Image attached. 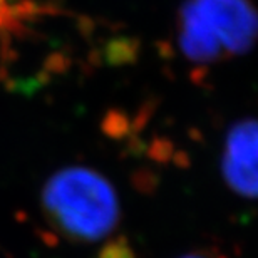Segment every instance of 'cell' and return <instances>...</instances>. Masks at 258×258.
<instances>
[{
    "mask_svg": "<svg viewBox=\"0 0 258 258\" xmlns=\"http://www.w3.org/2000/svg\"><path fill=\"white\" fill-rule=\"evenodd\" d=\"M37 14L32 0H0V52L29 32Z\"/></svg>",
    "mask_w": 258,
    "mask_h": 258,
    "instance_id": "obj_4",
    "label": "cell"
},
{
    "mask_svg": "<svg viewBox=\"0 0 258 258\" xmlns=\"http://www.w3.org/2000/svg\"><path fill=\"white\" fill-rule=\"evenodd\" d=\"M45 218L60 236L74 241L106 238L119 218L112 184L97 171L74 166L55 173L42 193Z\"/></svg>",
    "mask_w": 258,
    "mask_h": 258,
    "instance_id": "obj_2",
    "label": "cell"
},
{
    "mask_svg": "<svg viewBox=\"0 0 258 258\" xmlns=\"http://www.w3.org/2000/svg\"><path fill=\"white\" fill-rule=\"evenodd\" d=\"M221 173L235 193L258 200V119L238 121L228 131L221 153Z\"/></svg>",
    "mask_w": 258,
    "mask_h": 258,
    "instance_id": "obj_3",
    "label": "cell"
},
{
    "mask_svg": "<svg viewBox=\"0 0 258 258\" xmlns=\"http://www.w3.org/2000/svg\"><path fill=\"white\" fill-rule=\"evenodd\" d=\"M101 258H134L131 251L127 250L126 245H109L102 251ZM178 258H225L218 248H198L193 251H188Z\"/></svg>",
    "mask_w": 258,
    "mask_h": 258,
    "instance_id": "obj_5",
    "label": "cell"
},
{
    "mask_svg": "<svg viewBox=\"0 0 258 258\" xmlns=\"http://www.w3.org/2000/svg\"><path fill=\"white\" fill-rule=\"evenodd\" d=\"M258 40V10L250 0H186L178 14L176 45L196 67L230 62Z\"/></svg>",
    "mask_w": 258,
    "mask_h": 258,
    "instance_id": "obj_1",
    "label": "cell"
}]
</instances>
